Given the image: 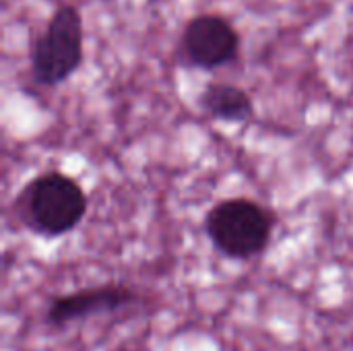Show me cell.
<instances>
[{"mask_svg":"<svg viewBox=\"0 0 353 351\" xmlns=\"http://www.w3.org/2000/svg\"><path fill=\"white\" fill-rule=\"evenodd\" d=\"M87 194L77 180L60 172L33 178L17 199L19 215L29 230L58 238L72 232L87 213Z\"/></svg>","mask_w":353,"mask_h":351,"instance_id":"1","label":"cell"},{"mask_svg":"<svg viewBox=\"0 0 353 351\" xmlns=\"http://www.w3.org/2000/svg\"><path fill=\"white\" fill-rule=\"evenodd\" d=\"M275 228V215L261 203L244 197L217 203L205 219L213 246L228 259L246 261L265 252Z\"/></svg>","mask_w":353,"mask_h":351,"instance_id":"2","label":"cell"},{"mask_svg":"<svg viewBox=\"0 0 353 351\" xmlns=\"http://www.w3.org/2000/svg\"><path fill=\"white\" fill-rule=\"evenodd\" d=\"M83 62V19L72 4H60L31 50V70L41 85H60Z\"/></svg>","mask_w":353,"mask_h":351,"instance_id":"3","label":"cell"},{"mask_svg":"<svg viewBox=\"0 0 353 351\" xmlns=\"http://www.w3.org/2000/svg\"><path fill=\"white\" fill-rule=\"evenodd\" d=\"M240 52V35L236 27L221 14H199L188 21L182 33L184 58L203 70H215L236 60Z\"/></svg>","mask_w":353,"mask_h":351,"instance_id":"4","label":"cell"},{"mask_svg":"<svg viewBox=\"0 0 353 351\" xmlns=\"http://www.w3.org/2000/svg\"><path fill=\"white\" fill-rule=\"evenodd\" d=\"M137 294L126 285H97V288H85L74 294H64L56 298L48 308V325L52 327H64L68 323L89 319L93 314L103 312H116L122 306L132 304Z\"/></svg>","mask_w":353,"mask_h":351,"instance_id":"5","label":"cell"},{"mask_svg":"<svg viewBox=\"0 0 353 351\" xmlns=\"http://www.w3.org/2000/svg\"><path fill=\"white\" fill-rule=\"evenodd\" d=\"M199 103L209 116L223 122H246L254 114V101L248 91L221 81L209 83L201 93Z\"/></svg>","mask_w":353,"mask_h":351,"instance_id":"6","label":"cell"}]
</instances>
